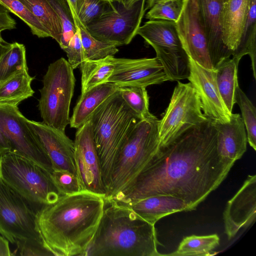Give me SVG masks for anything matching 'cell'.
I'll return each mask as SVG.
<instances>
[{"label":"cell","mask_w":256,"mask_h":256,"mask_svg":"<svg viewBox=\"0 0 256 256\" xmlns=\"http://www.w3.org/2000/svg\"><path fill=\"white\" fill-rule=\"evenodd\" d=\"M83 0H68L74 15L78 22V14ZM80 24V22H79Z\"/></svg>","instance_id":"44"},{"label":"cell","mask_w":256,"mask_h":256,"mask_svg":"<svg viewBox=\"0 0 256 256\" xmlns=\"http://www.w3.org/2000/svg\"><path fill=\"white\" fill-rule=\"evenodd\" d=\"M28 69L21 70L0 83V106H18L34 94L31 84L34 80Z\"/></svg>","instance_id":"25"},{"label":"cell","mask_w":256,"mask_h":256,"mask_svg":"<svg viewBox=\"0 0 256 256\" xmlns=\"http://www.w3.org/2000/svg\"><path fill=\"white\" fill-rule=\"evenodd\" d=\"M0 178V234L12 244L26 239L41 240L36 224L38 209Z\"/></svg>","instance_id":"10"},{"label":"cell","mask_w":256,"mask_h":256,"mask_svg":"<svg viewBox=\"0 0 256 256\" xmlns=\"http://www.w3.org/2000/svg\"><path fill=\"white\" fill-rule=\"evenodd\" d=\"M52 163V170L68 171L78 177L74 160V142L65 132L42 122L28 120Z\"/></svg>","instance_id":"18"},{"label":"cell","mask_w":256,"mask_h":256,"mask_svg":"<svg viewBox=\"0 0 256 256\" xmlns=\"http://www.w3.org/2000/svg\"><path fill=\"white\" fill-rule=\"evenodd\" d=\"M214 123L218 155L224 160L234 163L246 150L247 135L241 116L232 113L229 122Z\"/></svg>","instance_id":"20"},{"label":"cell","mask_w":256,"mask_h":256,"mask_svg":"<svg viewBox=\"0 0 256 256\" xmlns=\"http://www.w3.org/2000/svg\"><path fill=\"white\" fill-rule=\"evenodd\" d=\"M74 142L77 174L84 190L104 198L106 188L102 180L90 120L78 128Z\"/></svg>","instance_id":"13"},{"label":"cell","mask_w":256,"mask_h":256,"mask_svg":"<svg viewBox=\"0 0 256 256\" xmlns=\"http://www.w3.org/2000/svg\"><path fill=\"white\" fill-rule=\"evenodd\" d=\"M169 80L159 60L114 58V68L108 82L118 87L148 86Z\"/></svg>","instance_id":"15"},{"label":"cell","mask_w":256,"mask_h":256,"mask_svg":"<svg viewBox=\"0 0 256 256\" xmlns=\"http://www.w3.org/2000/svg\"><path fill=\"white\" fill-rule=\"evenodd\" d=\"M240 59L232 57L223 60L214 69L216 80L221 98L228 111L232 113L236 95L239 87L238 68Z\"/></svg>","instance_id":"24"},{"label":"cell","mask_w":256,"mask_h":256,"mask_svg":"<svg viewBox=\"0 0 256 256\" xmlns=\"http://www.w3.org/2000/svg\"><path fill=\"white\" fill-rule=\"evenodd\" d=\"M118 91L126 104L140 119L153 116L149 111V96L146 88L120 86Z\"/></svg>","instance_id":"33"},{"label":"cell","mask_w":256,"mask_h":256,"mask_svg":"<svg viewBox=\"0 0 256 256\" xmlns=\"http://www.w3.org/2000/svg\"><path fill=\"white\" fill-rule=\"evenodd\" d=\"M79 32L88 60L104 59L109 56H114L118 52L116 45L96 38L83 26H80Z\"/></svg>","instance_id":"32"},{"label":"cell","mask_w":256,"mask_h":256,"mask_svg":"<svg viewBox=\"0 0 256 256\" xmlns=\"http://www.w3.org/2000/svg\"><path fill=\"white\" fill-rule=\"evenodd\" d=\"M11 150L10 145L0 128V155Z\"/></svg>","instance_id":"43"},{"label":"cell","mask_w":256,"mask_h":256,"mask_svg":"<svg viewBox=\"0 0 256 256\" xmlns=\"http://www.w3.org/2000/svg\"><path fill=\"white\" fill-rule=\"evenodd\" d=\"M249 55L254 78H256V0H250L247 18L238 48L234 56L239 59Z\"/></svg>","instance_id":"28"},{"label":"cell","mask_w":256,"mask_h":256,"mask_svg":"<svg viewBox=\"0 0 256 256\" xmlns=\"http://www.w3.org/2000/svg\"><path fill=\"white\" fill-rule=\"evenodd\" d=\"M184 0H167L154 4L146 14L150 20L176 22L182 11Z\"/></svg>","instance_id":"37"},{"label":"cell","mask_w":256,"mask_h":256,"mask_svg":"<svg viewBox=\"0 0 256 256\" xmlns=\"http://www.w3.org/2000/svg\"><path fill=\"white\" fill-rule=\"evenodd\" d=\"M226 0H223L224 2L226 1Z\"/></svg>","instance_id":"50"},{"label":"cell","mask_w":256,"mask_h":256,"mask_svg":"<svg viewBox=\"0 0 256 256\" xmlns=\"http://www.w3.org/2000/svg\"><path fill=\"white\" fill-rule=\"evenodd\" d=\"M113 0H83L80 8L78 18L80 26H86L114 9Z\"/></svg>","instance_id":"36"},{"label":"cell","mask_w":256,"mask_h":256,"mask_svg":"<svg viewBox=\"0 0 256 256\" xmlns=\"http://www.w3.org/2000/svg\"><path fill=\"white\" fill-rule=\"evenodd\" d=\"M140 120L124 102L118 90L92 116L93 134L106 190L121 146Z\"/></svg>","instance_id":"4"},{"label":"cell","mask_w":256,"mask_h":256,"mask_svg":"<svg viewBox=\"0 0 256 256\" xmlns=\"http://www.w3.org/2000/svg\"><path fill=\"white\" fill-rule=\"evenodd\" d=\"M104 197L84 190L60 196L37 210L36 224L44 247L55 256H83L98 226Z\"/></svg>","instance_id":"2"},{"label":"cell","mask_w":256,"mask_h":256,"mask_svg":"<svg viewBox=\"0 0 256 256\" xmlns=\"http://www.w3.org/2000/svg\"><path fill=\"white\" fill-rule=\"evenodd\" d=\"M114 56L99 60H86L80 66L81 94L108 82L114 68Z\"/></svg>","instance_id":"26"},{"label":"cell","mask_w":256,"mask_h":256,"mask_svg":"<svg viewBox=\"0 0 256 256\" xmlns=\"http://www.w3.org/2000/svg\"><path fill=\"white\" fill-rule=\"evenodd\" d=\"M11 43H8L4 39L0 40V58L10 47Z\"/></svg>","instance_id":"45"},{"label":"cell","mask_w":256,"mask_h":256,"mask_svg":"<svg viewBox=\"0 0 256 256\" xmlns=\"http://www.w3.org/2000/svg\"><path fill=\"white\" fill-rule=\"evenodd\" d=\"M256 217V176L248 175L242 186L227 202L224 212L225 232L233 238L242 228L248 227Z\"/></svg>","instance_id":"17"},{"label":"cell","mask_w":256,"mask_h":256,"mask_svg":"<svg viewBox=\"0 0 256 256\" xmlns=\"http://www.w3.org/2000/svg\"><path fill=\"white\" fill-rule=\"evenodd\" d=\"M198 93L191 83L178 81L158 129L160 148L174 140L188 128L207 120Z\"/></svg>","instance_id":"9"},{"label":"cell","mask_w":256,"mask_h":256,"mask_svg":"<svg viewBox=\"0 0 256 256\" xmlns=\"http://www.w3.org/2000/svg\"><path fill=\"white\" fill-rule=\"evenodd\" d=\"M58 14L62 26L59 44L64 50L72 36L78 31L80 24L75 17L68 0H48Z\"/></svg>","instance_id":"31"},{"label":"cell","mask_w":256,"mask_h":256,"mask_svg":"<svg viewBox=\"0 0 256 256\" xmlns=\"http://www.w3.org/2000/svg\"><path fill=\"white\" fill-rule=\"evenodd\" d=\"M0 3L22 20L30 28L33 35L39 38L50 37L40 22L19 0H0Z\"/></svg>","instance_id":"35"},{"label":"cell","mask_w":256,"mask_h":256,"mask_svg":"<svg viewBox=\"0 0 256 256\" xmlns=\"http://www.w3.org/2000/svg\"><path fill=\"white\" fill-rule=\"evenodd\" d=\"M250 0H226L221 13L222 39L231 56L238 48L247 18Z\"/></svg>","instance_id":"21"},{"label":"cell","mask_w":256,"mask_h":256,"mask_svg":"<svg viewBox=\"0 0 256 256\" xmlns=\"http://www.w3.org/2000/svg\"><path fill=\"white\" fill-rule=\"evenodd\" d=\"M10 11L0 3V32L16 28V22L10 13Z\"/></svg>","instance_id":"41"},{"label":"cell","mask_w":256,"mask_h":256,"mask_svg":"<svg viewBox=\"0 0 256 256\" xmlns=\"http://www.w3.org/2000/svg\"><path fill=\"white\" fill-rule=\"evenodd\" d=\"M208 42V52L214 69L230 58L222 39L221 13L223 0H195Z\"/></svg>","instance_id":"19"},{"label":"cell","mask_w":256,"mask_h":256,"mask_svg":"<svg viewBox=\"0 0 256 256\" xmlns=\"http://www.w3.org/2000/svg\"><path fill=\"white\" fill-rule=\"evenodd\" d=\"M137 34L154 48L169 80L188 78L189 58L183 48L175 22L149 20L139 28Z\"/></svg>","instance_id":"8"},{"label":"cell","mask_w":256,"mask_h":256,"mask_svg":"<svg viewBox=\"0 0 256 256\" xmlns=\"http://www.w3.org/2000/svg\"><path fill=\"white\" fill-rule=\"evenodd\" d=\"M118 88L108 82L81 94L70 118V126L78 129L89 121L96 109L115 93Z\"/></svg>","instance_id":"23"},{"label":"cell","mask_w":256,"mask_h":256,"mask_svg":"<svg viewBox=\"0 0 256 256\" xmlns=\"http://www.w3.org/2000/svg\"><path fill=\"white\" fill-rule=\"evenodd\" d=\"M0 178L9 186L34 205L56 202L62 196L50 172L29 158L13 151L0 155Z\"/></svg>","instance_id":"6"},{"label":"cell","mask_w":256,"mask_h":256,"mask_svg":"<svg viewBox=\"0 0 256 256\" xmlns=\"http://www.w3.org/2000/svg\"><path fill=\"white\" fill-rule=\"evenodd\" d=\"M28 69L24 44L14 42L0 58V83L15 74Z\"/></svg>","instance_id":"30"},{"label":"cell","mask_w":256,"mask_h":256,"mask_svg":"<svg viewBox=\"0 0 256 256\" xmlns=\"http://www.w3.org/2000/svg\"><path fill=\"white\" fill-rule=\"evenodd\" d=\"M236 103L238 105L242 118L247 132L248 142L256 150V109L246 94L238 87L236 95Z\"/></svg>","instance_id":"34"},{"label":"cell","mask_w":256,"mask_h":256,"mask_svg":"<svg viewBox=\"0 0 256 256\" xmlns=\"http://www.w3.org/2000/svg\"><path fill=\"white\" fill-rule=\"evenodd\" d=\"M160 2V0H146V8L147 10L150 8L154 4Z\"/></svg>","instance_id":"47"},{"label":"cell","mask_w":256,"mask_h":256,"mask_svg":"<svg viewBox=\"0 0 256 256\" xmlns=\"http://www.w3.org/2000/svg\"><path fill=\"white\" fill-rule=\"evenodd\" d=\"M234 164L218 155L214 123L208 118L160 148L136 177L108 202L126 204L170 195L182 199L192 210L219 186Z\"/></svg>","instance_id":"1"},{"label":"cell","mask_w":256,"mask_h":256,"mask_svg":"<svg viewBox=\"0 0 256 256\" xmlns=\"http://www.w3.org/2000/svg\"><path fill=\"white\" fill-rule=\"evenodd\" d=\"M176 23L188 58L205 68L214 70L195 0H184L182 11Z\"/></svg>","instance_id":"14"},{"label":"cell","mask_w":256,"mask_h":256,"mask_svg":"<svg viewBox=\"0 0 256 256\" xmlns=\"http://www.w3.org/2000/svg\"><path fill=\"white\" fill-rule=\"evenodd\" d=\"M95 234L83 256H161L154 225L130 208L106 202Z\"/></svg>","instance_id":"3"},{"label":"cell","mask_w":256,"mask_h":256,"mask_svg":"<svg viewBox=\"0 0 256 256\" xmlns=\"http://www.w3.org/2000/svg\"><path fill=\"white\" fill-rule=\"evenodd\" d=\"M8 241L2 236H0V256H11L14 254L12 252Z\"/></svg>","instance_id":"42"},{"label":"cell","mask_w":256,"mask_h":256,"mask_svg":"<svg viewBox=\"0 0 256 256\" xmlns=\"http://www.w3.org/2000/svg\"><path fill=\"white\" fill-rule=\"evenodd\" d=\"M158 122L154 115L141 119L128 134L114 164L106 202L129 184L158 154L160 148Z\"/></svg>","instance_id":"5"},{"label":"cell","mask_w":256,"mask_h":256,"mask_svg":"<svg viewBox=\"0 0 256 256\" xmlns=\"http://www.w3.org/2000/svg\"><path fill=\"white\" fill-rule=\"evenodd\" d=\"M74 70L64 58L50 64L39 90L38 108L42 122L63 132L70 122V105L76 82Z\"/></svg>","instance_id":"7"},{"label":"cell","mask_w":256,"mask_h":256,"mask_svg":"<svg viewBox=\"0 0 256 256\" xmlns=\"http://www.w3.org/2000/svg\"><path fill=\"white\" fill-rule=\"evenodd\" d=\"M189 61L188 79L198 94L204 114L214 122H229L232 113L228 111L221 98L215 70L205 68L190 58Z\"/></svg>","instance_id":"16"},{"label":"cell","mask_w":256,"mask_h":256,"mask_svg":"<svg viewBox=\"0 0 256 256\" xmlns=\"http://www.w3.org/2000/svg\"><path fill=\"white\" fill-rule=\"evenodd\" d=\"M51 177L62 196L84 191L78 178L74 174L62 170H52Z\"/></svg>","instance_id":"38"},{"label":"cell","mask_w":256,"mask_h":256,"mask_svg":"<svg viewBox=\"0 0 256 256\" xmlns=\"http://www.w3.org/2000/svg\"><path fill=\"white\" fill-rule=\"evenodd\" d=\"M63 50L66 52L68 62L74 69L80 68V64L87 60L82 43L79 29Z\"/></svg>","instance_id":"39"},{"label":"cell","mask_w":256,"mask_h":256,"mask_svg":"<svg viewBox=\"0 0 256 256\" xmlns=\"http://www.w3.org/2000/svg\"><path fill=\"white\" fill-rule=\"evenodd\" d=\"M146 0H140L126 8L114 0V9L86 26L96 38L117 46L130 44L137 34L146 11Z\"/></svg>","instance_id":"11"},{"label":"cell","mask_w":256,"mask_h":256,"mask_svg":"<svg viewBox=\"0 0 256 256\" xmlns=\"http://www.w3.org/2000/svg\"><path fill=\"white\" fill-rule=\"evenodd\" d=\"M164 0H160V2L164 1Z\"/></svg>","instance_id":"49"},{"label":"cell","mask_w":256,"mask_h":256,"mask_svg":"<svg viewBox=\"0 0 256 256\" xmlns=\"http://www.w3.org/2000/svg\"><path fill=\"white\" fill-rule=\"evenodd\" d=\"M119 204L130 208L142 218L154 225L162 218L170 214L189 211L188 206L184 200L170 195H154Z\"/></svg>","instance_id":"22"},{"label":"cell","mask_w":256,"mask_h":256,"mask_svg":"<svg viewBox=\"0 0 256 256\" xmlns=\"http://www.w3.org/2000/svg\"><path fill=\"white\" fill-rule=\"evenodd\" d=\"M124 6L126 8H130L131 6L134 3L140 0H120Z\"/></svg>","instance_id":"46"},{"label":"cell","mask_w":256,"mask_h":256,"mask_svg":"<svg viewBox=\"0 0 256 256\" xmlns=\"http://www.w3.org/2000/svg\"><path fill=\"white\" fill-rule=\"evenodd\" d=\"M28 120L18 106H0V128L10 145L11 151L29 158L51 172L50 159Z\"/></svg>","instance_id":"12"},{"label":"cell","mask_w":256,"mask_h":256,"mask_svg":"<svg viewBox=\"0 0 256 256\" xmlns=\"http://www.w3.org/2000/svg\"><path fill=\"white\" fill-rule=\"evenodd\" d=\"M19 255L23 256H53L44 246L41 240L26 239L16 243Z\"/></svg>","instance_id":"40"},{"label":"cell","mask_w":256,"mask_h":256,"mask_svg":"<svg viewBox=\"0 0 256 256\" xmlns=\"http://www.w3.org/2000/svg\"><path fill=\"white\" fill-rule=\"evenodd\" d=\"M36 17L48 32L50 37L60 44L62 26L56 12L48 0H19Z\"/></svg>","instance_id":"27"},{"label":"cell","mask_w":256,"mask_h":256,"mask_svg":"<svg viewBox=\"0 0 256 256\" xmlns=\"http://www.w3.org/2000/svg\"></svg>","instance_id":"51"},{"label":"cell","mask_w":256,"mask_h":256,"mask_svg":"<svg viewBox=\"0 0 256 256\" xmlns=\"http://www.w3.org/2000/svg\"><path fill=\"white\" fill-rule=\"evenodd\" d=\"M3 39L2 36V32H0V40Z\"/></svg>","instance_id":"48"},{"label":"cell","mask_w":256,"mask_h":256,"mask_svg":"<svg viewBox=\"0 0 256 256\" xmlns=\"http://www.w3.org/2000/svg\"><path fill=\"white\" fill-rule=\"evenodd\" d=\"M220 238L216 234L206 236L192 235L184 238L176 251L165 256H208L219 246Z\"/></svg>","instance_id":"29"}]
</instances>
